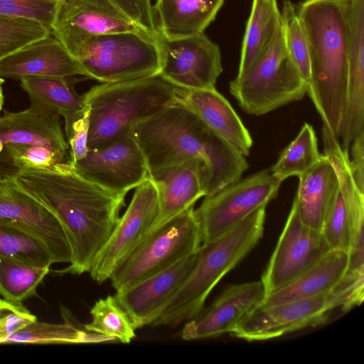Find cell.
<instances>
[{"instance_id":"obj_1","label":"cell","mask_w":364,"mask_h":364,"mask_svg":"<svg viewBox=\"0 0 364 364\" xmlns=\"http://www.w3.org/2000/svg\"><path fill=\"white\" fill-rule=\"evenodd\" d=\"M12 178L54 215L63 229L71 262L57 272H89L95 256L119 221L125 195L84 178L74 171L70 162L50 169L20 171Z\"/></svg>"},{"instance_id":"obj_2","label":"cell","mask_w":364,"mask_h":364,"mask_svg":"<svg viewBox=\"0 0 364 364\" xmlns=\"http://www.w3.org/2000/svg\"><path fill=\"white\" fill-rule=\"evenodd\" d=\"M132 134L144 156L149 178L175 165L199 163L205 196L241 179L248 168L244 156L178 102L135 125Z\"/></svg>"},{"instance_id":"obj_3","label":"cell","mask_w":364,"mask_h":364,"mask_svg":"<svg viewBox=\"0 0 364 364\" xmlns=\"http://www.w3.org/2000/svg\"><path fill=\"white\" fill-rule=\"evenodd\" d=\"M296 11L309 51L307 93L323 124L339 141L348 77L349 0H305Z\"/></svg>"},{"instance_id":"obj_4","label":"cell","mask_w":364,"mask_h":364,"mask_svg":"<svg viewBox=\"0 0 364 364\" xmlns=\"http://www.w3.org/2000/svg\"><path fill=\"white\" fill-rule=\"evenodd\" d=\"M266 207L259 208L220 237L201 244L196 251L193 268L152 326H174L200 312L213 288L262 237Z\"/></svg>"},{"instance_id":"obj_5","label":"cell","mask_w":364,"mask_h":364,"mask_svg":"<svg viewBox=\"0 0 364 364\" xmlns=\"http://www.w3.org/2000/svg\"><path fill=\"white\" fill-rule=\"evenodd\" d=\"M179 91L160 74L91 87L83 95L90 109L87 149L132 134L135 125L177 102Z\"/></svg>"},{"instance_id":"obj_6","label":"cell","mask_w":364,"mask_h":364,"mask_svg":"<svg viewBox=\"0 0 364 364\" xmlns=\"http://www.w3.org/2000/svg\"><path fill=\"white\" fill-rule=\"evenodd\" d=\"M364 272H347L331 291L316 296L269 306H258L230 334L248 341H264L328 319V313L340 307L343 311L363 301Z\"/></svg>"},{"instance_id":"obj_7","label":"cell","mask_w":364,"mask_h":364,"mask_svg":"<svg viewBox=\"0 0 364 364\" xmlns=\"http://www.w3.org/2000/svg\"><path fill=\"white\" fill-rule=\"evenodd\" d=\"M161 35L124 32L90 36L70 52L85 77L102 83L160 74Z\"/></svg>"},{"instance_id":"obj_8","label":"cell","mask_w":364,"mask_h":364,"mask_svg":"<svg viewBox=\"0 0 364 364\" xmlns=\"http://www.w3.org/2000/svg\"><path fill=\"white\" fill-rule=\"evenodd\" d=\"M124 32L161 36L151 0H63L51 28L70 53L90 36Z\"/></svg>"},{"instance_id":"obj_9","label":"cell","mask_w":364,"mask_h":364,"mask_svg":"<svg viewBox=\"0 0 364 364\" xmlns=\"http://www.w3.org/2000/svg\"><path fill=\"white\" fill-rule=\"evenodd\" d=\"M229 87L242 109L256 116L300 100L307 93L308 85L287 49L282 24L263 55L230 81Z\"/></svg>"},{"instance_id":"obj_10","label":"cell","mask_w":364,"mask_h":364,"mask_svg":"<svg viewBox=\"0 0 364 364\" xmlns=\"http://www.w3.org/2000/svg\"><path fill=\"white\" fill-rule=\"evenodd\" d=\"M201 244L193 206L148 232L116 266L109 279L117 291L124 290L192 255Z\"/></svg>"},{"instance_id":"obj_11","label":"cell","mask_w":364,"mask_h":364,"mask_svg":"<svg viewBox=\"0 0 364 364\" xmlns=\"http://www.w3.org/2000/svg\"><path fill=\"white\" fill-rule=\"evenodd\" d=\"M282 182L264 169L205 196L195 210L202 244L223 235L274 198Z\"/></svg>"},{"instance_id":"obj_12","label":"cell","mask_w":364,"mask_h":364,"mask_svg":"<svg viewBox=\"0 0 364 364\" xmlns=\"http://www.w3.org/2000/svg\"><path fill=\"white\" fill-rule=\"evenodd\" d=\"M331 250L321 232L306 226L301 221L294 198L285 225L262 276L266 296L296 279Z\"/></svg>"},{"instance_id":"obj_13","label":"cell","mask_w":364,"mask_h":364,"mask_svg":"<svg viewBox=\"0 0 364 364\" xmlns=\"http://www.w3.org/2000/svg\"><path fill=\"white\" fill-rule=\"evenodd\" d=\"M159 210L158 190L149 177L136 188L127 209L92 261L89 273L94 281L100 284L109 279L116 266L150 231Z\"/></svg>"},{"instance_id":"obj_14","label":"cell","mask_w":364,"mask_h":364,"mask_svg":"<svg viewBox=\"0 0 364 364\" xmlns=\"http://www.w3.org/2000/svg\"><path fill=\"white\" fill-rule=\"evenodd\" d=\"M160 75L186 90L215 89L223 72L219 46L204 33L168 39L161 36Z\"/></svg>"},{"instance_id":"obj_15","label":"cell","mask_w":364,"mask_h":364,"mask_svg":"<svg viewBox=\"0 0 364 364\" xmlns=\"http://www.w3.org/2000/svg\"><path fill=\"white\" fill-rule=\"evenodd\" d=\"M70 165L84 178L125 196L149 178L144 156L132 134L88 149L82 159Z\"/></svg>"},{"instance_id":"obj_16","label":"cell","mask_w":364,"mask_h":364,"mask_svg":"<svg viewBox=\"0 0 364 364\" xmlns=\"http://www.w3.org/2000/svg\"><path fill=\"white\" fill-rule=\"evenodd\" d=\"M0 220L19 225L48 249L53 263H70L71 251L59 221L22 191L12 177L0 180Z\"/></svg>"},{"instance_id":"obj_17","label":"cell","mask_w":364,"mask_h":364,"mask_svg":"<svg viewBox=\"0 0 364 364\" xmlns=\"http://www.w3.org/2000/svg\"><path fill=\"white\" fill-rule=\"evenodd\" d=\"M265 296L261 279L228 287L208 308L186 322L183 339L198 340L231 333L260 306Z\"/></svg>"},{"instance_id":"obj_18","label":"cell","mask_w":364,"mask_h":364,"mask_svg":"<svg viewBox=\"0 0 364 364\" xmlns=\"http://www.w3.org/2000/svg\"><path fill=\"white\" fill-rule=\"evenodd\" d=\"M196 251L171 267L117 291L116 299L127 311L136 329L151 325L183 284L196 264Z\"/></svg>"},{"instance_id":"obj_19","label":"cell","mask_w":364,"mask_h":364,"mask_svg":"<svg viewBox=\"0 0 364 364\" xmlns=\"http://www.w3.org/2000/svg\"><path fill=\"white\" fill-rule=\"evenodd\" d=\"M85 74L77 60L52 33L0 60V77H74Z\"/></svg>"},{"instance_id":"obj_20","label":"cell","mask_w":364,"mask_h":364,"mask_svg":"<svg viewBox=\"0 0 364 364\" xmlns=\"http://www.w3.org/2000/svg\"><path fill=\"white\" fill-rule=\"evenodd\" d=\"M178 103L193 112L213 132L244 156L250 153L252 139L229 102L215 88H180Z\"/></svg>"},{"instance_id":"obj_21","label":"cell","mask_w":364,"mask_h":364,"mask_svg":"<svg viewBox=\"0 0 364 364\" xmlns=\"http://www.w3.org/2000/svg\"><path fill=\"white\" fill-rule=\"evenodd\" d=\"M8 145L43 146L69 154L60 116L31 105L23 111H5L0 115V156Z\"/></svg>"},{"instance_id":"obj_22","label":"cell","mask_w":364,"mask_h":364,"mask_svg":"<svg viewBox=\"0 0 364 364\" xmlns=\"http://www.w3.org/2000/svg\"><path fill=\"white\" fill-rule=\"evenodd\" d=\"M150 178L157 188L159 202V214L150 231L193 207L205 196L201 166L195 161L168 167Z\"/></svg>"},{"instance_id":"obj_23","label":"cell","mask_w":364,"mask_h":364,"mask_svg":"<svg viewBox=\"0 0 364 364\" xmlns=\"http://www.w3.org/2000/svg\"><path fill=\"white\" fill-rule=\"evenodd\" d=\"M225 0H156V26L164 38H181L204 33Z\"/></svg>"},{"instance_id":"obj_24","label":"cell","mask_w":364,"mask_h":364,"mask_svg":"<svg viewBox=\"0 0 364 364\" xmlns=\"http://www.w3.org/2000/svg\"><path fill=\"white\" fill-rule=\"evenodd\" d=\"M299 178L294 198L301 220L306 226L321 232L326 213L340 188L336 172L323 154Z\"/></svg>"},{"instance_id":"obj_25","label":"cell","mask_w":364,"mask_h":364,"mask_svg":"<svg viewBox=\"0 0 364 364\" xmlns=\"http://www.w3.org/2000/svg\"><path fill=\"white\" fill-rule=\"evenodd\" d=\"M347 251H329L315 265L284 287L266 296L259 306H269L325 294L333 289L347 273Z\"/></svg>"},{"instance_id":"obj_26","label":"cell","mask_w":364,"mask_h":364,"mask_svg":"<svg viewBox=\"0 0 364 364\" xmlns=\"http://www.w3.org/2000/svg\"><path fill=\"white\" fill-rule=\"evenodd\" d=\"M21 87L27 93L31 105L63 117L68 130L87 109L83 95L75 89L73 77L27 76Z\"/></svg>"},{"instance_id":"obj_27","label":"cell","mask_w":364,"mask_h":364,"mask_svg":"<svg viewBox=\"0 0 364 364\" xmlns=\"http://www.w3.org/2000/svg\"><path fill=\"white\" fill-rule=\"evenodd\" d=\"M280 25L281 15L277 0H252L237 76L245 73L263 55Z\"/></svg>"},{"instance_id":"obj_28","label":"cell","mask_w":364,"mask_h":364,"mask_svg":"<svg viewBox=\"0 0 364 364\" xmlns=\"http://www.w3.org/2000/svg\"><path fill=\"white\" fill-rule=\"evenodd\" d=\"M65 316V323L53 324L37 320L11 335L6 341L21 343H89L112 341L100 334L77 327Z\"/></svg>"},{"instance_id":"obj_29","label":"cell","mask_w":364,"mask_h":364,"mask_svg":"<svg viewBox=\"0 0 364 364\" xmlns=\"http://www.w3.org/2000/svg\"><path fill=\"white\" fill-rule=\"evenodd\" d=\"M321 155L314 128L304 123L296 137L282 151L269 169L282 182L290 176L304 174L319 161Z\"/></svg>"},{"instance_id":"obj_30","label":"cell","mask_w":364,"mask_h":364,"mask_svg":"<svg viewBox=\"0 0 364 364\" xmlns=\"http://www.w3.org/2000/svg\"><path fill=\"white\" fill-rule=\"evenodd\" d=\"M49 272V267H39L0 255V294L9 301L21 304L35 294Z\"/></svg>"},{"instance_id":"obj_31","label":"cell","mask_w":364,"mask_h":364,"mask_svg":"<svg viewBox=\"0 0 364 364\" xmlns=\"http://www.w3.org/2000/svg\"><path fill=\"white\" fill-rule=\"evenodd\" d=\"M0 255L25 263L50 267L52 256L42 241L18 225L0 220Z\"/></svg>"},{"instance_id":"obj_32","label":"cell","mask_w":364,"mask_h":364,"mask_svg":"<svg viewBox=\"0 0 364 364\" xmlns=\"http://www.w3.org/2000/svg\"><path fill=\"white\" fill-rule=\"evenodd\" d=\"M92 320L83 326L89 332L96 333L113 341L129 343L136 330L131 317L115 296L100 299L90 309Z\"/></svg>"},{"instance_id":"obj_33","label":"cell","mask_w":364,"mask_h":364,"mask_svg":"<svg viewBox=\"0 0 364 364\" xmlns=\"http://www.w3.org/2000/svg\"><path fill=\"white\" fill-rule=\"evenodd\" d=\"M50 33V30L38 21L0 14V60Z\"/></svg>"},{"instance_id":"obj_34","label":"cell","mask_w":364,"mask_h":364,"mask_svg":"<svg viewBox=\"0 0 364 364\" xmlns=\"http://www.w3.org/2000/svg\"><path fill=\"white\" fill-rule=\"evenodd\" d=\"M280 15L287 49L302 78L308 85L310 78L308 46L296 8L289 0H285Z\"/></svg>"},{"instance_id":"obj_35","label":"cell","mask_w":364,"mask_h":364,"mask_svg":"<svg viewBox=\"0 0 364 364\" xmlns=\"http://www.w3.org/2000/svg\"><path fill=\"white\" fill-rule=\"evenodd\" d=\"M1 155L10 159L18 171L50 169L70 162L68 154L36 145H8Z\"/></svg>"},{"instance_id":"obj_36","label":"cell","mask_w":364,"mask_h":364,"mask_svg":"<svg viewBox=\"0 0 364 364\" xmlns=\"http://www.w3.org/2000/svg\"><path fill=\"white\" fill-rule=\"evenodd\" d=\"M321 232L331 250L348 252V217L340 188L326 213Z\"/></svg>"},{"instance_id":"obj_37","label":"cell","mask_w":364,"mask_h":364,"mask_svg":"<svg viewBox=\"0 0 364 364\" xmlns=\"http://www.w3.org/2000/svg\"><path fill=\"white\" fill-rule=\"evenodd\" d=\"M63 0H0V14L31 18L50 31Z\"/></svg>"},{"instance_id":"obj_38","label":"cell","mask_w":364,"mask_h":364,"mask_svg":"<svg viewBox=\"0 0 364 364\" xmlns=\"http://www.w3.org/2000/svg\"><path fill=\"white\" fill-rule=\"evenodd\" d=\"M36 320L22 304L0 299V343H5L11 335Z\"/></svg>"},{"instance_id":"obj_39","label":"cell","mask_w":364,"mask_h":364,"mask_svg":"<svg viewBox=\"0 0 364 364\" xmlns=\"http://www.w3.org/2000/svg\"><path fill=\"white\" fill-rule=\"evenodd\" d=\"M350 167L355 182L359 189L364 191V132L358 135L351 143Z\"/></svg>"},{"instance_id":"obj_40","label":"cell","mask_w":364,"mask_h":364,"mask_svg":"<svg viewBox=\"0 0 364 364\" xmlns=\"http://www.w3.org/2000/svg\"><path fill=\"white\" fill-rule=\"evenodd\" d=\"M18 173V168L13 161L5 156H0V180L14 177Z\"/></svg>"},{"instance_id":"obj_41","label":"cell","mask_w":364,"mask_h":364,"mask_svg":"<svg viewBox=\"0 0 364 364\" xmlns=\"http://www.w3.org/2000/svg\"><path fill=\"white\" fill-rule=\"evenodd\" d=\"M4 82V79L0 77V113L3 108L4 97L3 93V84Z\"/></svg>"}]
</instances>
